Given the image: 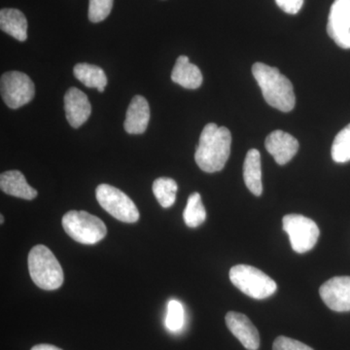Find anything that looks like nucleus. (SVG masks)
Listing matches in <instances>:
<instances>
[{"mask_svg": "<svg viewBox=\"0 0 350 350\" xmlns=\"http://www.w3.org/2000/svg\"><path fill=\"white\" fill-rule=\"evenodd\" d=\"M231 131L225 126L209 123L200 133L199 145L196 149L195 160L198 167L208 174L220 172L231 154Z\"/></svg>", "mask_w": 350, "mask_h": 350, "instance_id": "obj_1", "label": "nucleus"}, {"mask_svg": "<svg viewBox=\"0 0 350 350\" xmlns=\"http://www.w3.org/2000/svg\"><path fill=\"white\" fill-rule=\"evenodd\" d=\"M252 73L261 88L265 100L271 107L282 112H290L294 109L296 98L293 85L286 76L280 73L278 68L256 63L253 64Z\"/></svg>", "mask_w": 350, "mask_h": 350, "instance_id": "obj_2", "label": "nucleus"}, {"mask_svg": "<svg viewBox=\"0 0 350 350\" xmlns=\"http://www.w3.org/2000/svg\"><path fill=\"white\" fill-rule=\"evenodd\" d=\"M29 269L32 282L41 289L51 291L63 285V268L47 246L39 244L29 251Z\"/></svg>", "mask_w": 350, "mask_h": 350, "instance_id": "obj_3", "label": "nucleus"}, {"mask_svg": "<svg viewBox=\"0 0 350 350\" xmlns=\"http://www.w3.org/2000/svg\"><path fill=\"white\" fill-rule=\"evenodd\" d=\"M232 284L246 296L256 300L269 298L275 293L278 285L264 271L248 265H237L230 269Z\"/></svg>", "mask_w": 350, "mask_h": 350, "instance_id": "obj_4", "label": "nucleus"}, {"mask_svg": "<svg viewBox=\"0 0 350 350\" xmlns=\"http://www.w3.org/2000/svg\"><path fill=\"white\" fill-rule=\"evenodd\" d=\"M62 224L71 239L82 244L98 243L107 234L103 221L87 211H68L64 214Z\"/></svg>", "mask_w": 350, "mask_h": 350, "instance_id": "obj_5", "label": "nucleus"}, {"mask_svg": "<svg viewBox=\"0 0 350 350\" xmlns=\"http://www.w3.org/2000/svg\"><path fill=\"white\" fill-rule=\"evenodd\" d=\"M96 197L100 206L117 220L135 223L139 219V213L135 202L118 188L100 184L96 187Z\"/></svg>", "mask_w": 350, "mask_h": 350, "instance_id": "obj_6", "label": "nucleus"}, {"mask_svg": "<svg viewBox=\"0 0 350 350\" xmlns=\"http://www.w3.org/2000/svg\"><path fill=\"white\" fill-rule=\"evenodd\" d=\"M282 223L295 252L303 254L314 247L320 232L314 221L300 214H288L283 217Z\"/></svg>", "mask_w": 350, "mask_h": 350, "instance_id": "obj_7", "label": "nucleus"}, {"mask_svg": "<svg viewBox=\"0 0 350 350\" xmlns=\"http://www.w3.org/2000/svg\"><path fill=\"white\" fill-rule=\"evenodd\" d=\"M1 96L7 107L12 109L24 107L36 96V87L31 78L20 71H9L0 80Z\"/></svg>", "mask_w": 350, "mask_h": 350, "instance_id": "obj_8", "label": "nucleus"}, {"mask_svg": "<svg viewBox=\"0 0 350 350\" xmlns=\"http://www.w3.org/2000/svg\"><path fill=\"white\" fill-rule=\"evenodd\" d=\"M327 32L338 47L350 49V0H335L332 4Z\"/></svg>", "mask_w": 350, "mask_h": 350, "instance_id": "obj_9", "label": "nucleus"}, {"mask_svg": "<svg viewBox=\"0 0 350 350\" xmlns=\"http://www.w3.org/2000/svg\"><path fill=\"white\" fill-rule=\"evenodd\" d=\"M319 294L334 312H350V276H336L327 280L320 287Z\"/></svg>", "mask_w": 350, "mask_h": 350, "instance_id": "obj_10", "label": "nucleus"}, {"mask_svg": "<svg viewBox=\"0 0 350 350\" xmlns=\"http://www.w3.org/2000/svg\"><path fill=\"white\" fill-rule=\"evenodd\" d=\"M225 320L228 329L246 349H259V332L246 315L243 313L230 312L226 315Z\"/></svg>", "mask_w": 350, "mask_h": 350, "instance_id": "obj_11", "label": "nucleus"}, {"mask_svg": "<svg viewBox=\"0 0 350 350\" xmlns=\"http://www.w3.org/2000/svg\"><path fill=\"white\" fill-rule=\"evenodd\" d=\"M267 151L273 157L278 165H283L289 163L299 150L298 140L282 131H275L269 133L265 142Z\"/></svg>", "mask_w": 350, "mask_h": 350, "instance_id": "obj_12", "label": "nucleus"}, {"mask_svg": "<svg viewBox=\"0 0 350 350\" xmlns=\"http://www.w3.org/2000/svg\"><path fill=\"white\" fill-rule=\"evenodd\" d=\"M64 110L68 123L78 129L91 116L92 107L86 94L73 87L64 96Z\"/></svg>", "mask_w": 350, "mask_h": 350, "instance_id": "obj_13", "label": "nucleus"}, {"mask_svg": "<svg viewBox=\"0 0 350 350\" xmlns=\"http://www.w3.org/2000/svg\"><path fill=\"white\" fill-rule=\"evenodd\" d=\"M150 121L148 101L142 96H135L126 110L124 128L130 135H142L146 131Z\"/></svg>", "mask_w": 350, "mask_h": 350, "instance_id": "obj_14", "label": "nucleus"}, {"mask_svg": "<svg viewBox=\"0 0 350 350\" xmlns=\"http://www.w3.org/2000/svg\"><path fill=\"white\" fill-rule=\"evenodd\" d=\"M0 188L7 195L27 200L36 199L38 191L31 187L19 170H8L0 175Z\"/></svg>", "mask_w": 350, "mask_h": 350, "instance_id": "obj_15", "label": "nucleus"}, {"mask_svg": "<svg viewBox=\"0 0 350 350\" xmlns=\"http://www.w3.org/2000/svg\"><path fill=\"white\" fill-rule=\"evenodd\" d=\"M172 80L185 89L195 90L202 86V75L197 66L190 63L188 57L180 56L175 63Z\"/></svg>", "mask_w": 350, "mask_h": 350, "instance_id": "obj_16", "label": "nucleus"}, {"mask_svg": "<svg viewBox=\"0 0 350 350\" xmlns=\"http://www.w3.org/2000/svg\"><path fill=\"white\" fill-rule=\"evenodd\" d=\"M243 179L246 187L253 195H262L261 155L257 149H251L246 154L243 163Z\"/></svg>", "mask_w": 350, "mask_h": 350, "instance_id": "obj_17", "label": "nucleus"}, {"mask_svg": "<svg viewBox=\"0 0 350 350\" xmlns=\"http://www.w3.org/2000/svg\"><path fill=\"white\" fill-rule=\"evenodd\" d=\"M0 27L2 31L19 41L27 38V21L18 9L5 8L0 11Z\"/></svg>", "mask_w": 350, "mask_h": 350, "instance_id": "obj_18", "label": "nucleus"}, {"mask_svg": "<svg viewBox=\"0 0 350 350\" xmlns=\"http://www.w3.org/2000/svg\"><path fill=\"white\" fill-rule=\"evenodd\" d=\"M73 75L88 88H96L103 93L107 85V77L100 66L90 64H78L73 68Z\"/></svg>", "mask_w": 350, "mask_h": 350, "instance_id": "obj_19", "label": "nucleus"}, {"mask_svg": "<svg viewBox=\"0 0 350 350\" xmlns=\"http://www.w3.org/2000/svg\"><path fill=\"white\" fill-rule=\"evenodd\" d=\"M178 186L174 179L169 177H160L153 183V193L159 204L163 208H169L174 206L176 200V193Z\"/></svg>", "mask_w": 350, "mask_h": 350, "instance_id": "obj_20", "label": "nucleus"}, {"mask_svg": "<svg viewBox=\"0 0 350 350\" xmlns=\"http://www.w3.org/2000/svg\"><path fill=\"white\" fill-rule=\"evenodd\" d=\"M184 222L190 228H197L206 221V211L199 193H193L188 198L187 206L184 209Z\"/></svg>", "mask_w": 350, "mask_h": 350, "instance_id": "obj_21", "label": "nucleus"}, {"mask_svg": "<svg viewBox=\"0 0 350 350\" xmlns=\"http://www.w3.org/2000/svg\"><path fill=\"white\" fill-rule=\"evenodd\" d=\"M332 159L334 162L344 163L350 161V124L342 129L332 145Z\"/></svg>", "mask_w": 350, "mask_h": 350, "instance_id": "obj_22", "label": "nucleus"}, {"mask_svg": "<svg viewBox=\"0 0 350 350\" xmlns=\"http://www.w3.org/2000/svg\"><path fill=\"white\" fill-rule=\"evenodd\" d=\"M185 323V312L180 301L170 300L167 304V319L165 326L172 332H178L183 328Z\"/></svg>", "mask_w": 350, "mask_h": 350, "instance_id": "obj_23", "label": "nucleus"}, {"mask_svg": "<svg viewBox=\"0 0 350 350\" xmlns=\"http://www.w3.org/2000/svg\"><path fill=\"white\" fill-rule=\"evenodd\" d=\"M114 0H90L89 19L93 23L103 22L111 12Z\"/></svg>", "mask_w": 350, "mask_h": 350, "instance_id": "obj_24", "label": "nucleus"}, {"mask_svg": "<svg viewBox=\"0 0 350 350\" xmlns=\"http://www.w3.org/2000/svg\"><path fill=\"white\" fill-rule=\"evenodd\" d=\"M273 350H313L312 347H308L299 340H293L280 336L276 338L273 342Z\"/></svg>", "mask_w": 350, "mask_h": 350, "instance_id": "obj_25", "label": "nucleus"}, {"mask_svg": "<svg viewBox=\"0 0 350 350\" xmlns=\"http://www.w3.org/2000/svg\"><path fill=\"white\" fill-rule=\"evenodd\" d=\"M305 0H275L278 6L290 15H295L301 10Z\"/></svg>", "mask_w": 350, "mask_h": 350, "instance_id": "obj_26", "label": "nucleus"}, {"mask_svg": "<svg viewBox=\"0 0 350 350\" xmlns=\"http://www.w3.org/2000/svg\"><path fill=\"white\" fill-rule=\"evenodd\" d=\"M31 350H63L52 345H38L32 347Z\"/></svg>", "mask_w": 350, "mask_h": 350, "instance_id": "obj_27", "label": "nucleus"}, {"mask_svg": "<svg viewBox=\"0 0 350 350\" xmlns=\"http://www.w3.org/2000/svg\"><path fill=\"white\" fill-rule=\"evenodd\" d=\"M4 217L3 216H0V222H1V224H3Z\"/></svg>", "mask_w": 350, "mask_h": 350, "instance_id": "obj_28", "label": "nucleus"}]
</instances>
